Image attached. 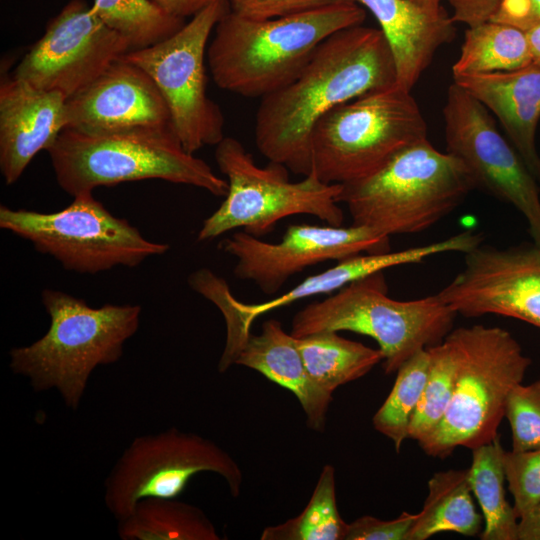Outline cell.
<instances>
[{"instance_id":"cell-39","label":"cell","mask_w":540,"mask_h":540,"mask_svg":"<svg viewBox=\"0 0 540 540\" xmlns=\"http://www.w3.org/2000/svg\"><path fill=\"white\" fill-rule=\"evenodd\" d=\"M518 540H540V500L518 519Z\"/></svg>"},{"instance_id":"cell-6","label":"cell","mask_w":540,"mask_h":540,"mask_svg":"<svg viewBox=\"0 0 540 540\" xmlns=\"http://www.w3.org/2000/svg\"><path fill=\"white\" fill-rule=\"evenodd\" d=\"M455 360V385L447 411L420 448L446 458L458 447L475 449L498 436L508 396L531 364L507 330L481 324L452 329L444 339Z\"/></svg>"},{"instance_id":"cell-26","label":"cell","mask_w":540,"mask_h":540,"mask_svg":"<svg viewBox=\"0 0 540 540\" xmlns=\"http://www.w3.org/2000/svg\"><path fill=\"white\" fill-rule=\"evenodd\" d=\"M531 64L532 55L525 31L488 20L465 31L460 55L452 66V75L508 72Z\"/></svg>"},{"instance_id":"cell-18","label":"cell","mask_w":540,"mask_h":540,"mask_svg":"<svg viewBox=\"0 0 540 540\" xmlns=\"http://www.w3.org/2000/svg\"><path fill=\"white\" fill-rule=\"evenodd\" d=\"M169 125L167 104L151 77L121 58L66 101V128L85 133Z\"/></svg>"},{"instance_id":"cell-7","label":"cell","mask_w":540,"mask_h":540,"mask_svg":"<svg viewBox=\"0 0 540 540\" xmlns=\"http://www.w3.org/2000/svg\"><path fill=\"white\" fill-rule=\"evenodd\" d=\"M384 271L356 280L295 314L291 335L351 331L374 339L392 374L419 351L444 341L458 315L438 294L401 301L388 296Z\"/></svg>"},{"instance_id":"cell-31","label":"cell","mask_w":540,"mask_h":540,"mask_svg":"<svg viewBox=\"0 0 540 540\" xmlns=\"http://www.w3.org/2000/svg\"><path fill=\"white\" fill-rule=\"evenodd\" d=\"M428 349L431 356L429 372L408 429V439L418 444L425 440L443 419L455 385V360L449 344L444 340Z\"/></svg>"},{"instance_id":"cell-24","label":"cell","mask_w":540,"mask_h":540,"mask_svg":"<svg viewBox=\"0 0 540 540\" xmlns=\"http://www.w3.org/2000/svg\"><path fill=\"white\" fill-rule=\"evenodd\" d=\"M117 521V534L122 540L221 539L202 510L176 498L142 499Z\"/></svg>"},{"instance_id":"cell-21","label":"cell","mask_w":540,"mask_h":540,"mask_svg":"<svg viewBox=\"0 0 540 540\" xmlns=\"http://www.w3.org/2000/svg\"><path fill=\"white\" fill-rule=\"evenodd\" d=\"M380 25L392 52L397 84L412 90L435 53L456 36L455 21L444 9L431 11L411 0H353Z\"/></svg>"},{"instance_id":"cell-14","label":"cell","mask_w":540,"mask_h":540,"mask_svg":"<svg viewBox=\"0 0 540 540\" xmlns=\"http://www.w3.org/2000/svg\"><path fill=\"white\" fill-rule=\"evenodd\" d=\"M129 51L128 42L108 28L92 6L71 0L22 58L14 77L68 99Z\"/></svg>"},{"instance_id":"cell-38","label":"cell","mask_w":540,"mask_h":540,"mask_svg":"<svg viewBox=\"0 0 540 540\" xmlns=\"http://www.w3.org/2000/svg\"><path fill=\"white\" fill-rule=\"evenodd\" d=\"M169 14L183 18L193 17L207 6L221 0H153Z\"/></svg>"},{"instance_id":"cell-20","label":"cell","mask_w":540,"mask_h":540,"mask_svg":"<svg viewBox=\"0 0 540 540\" xmlns=\"http://www.w3.org/2000/svg\"><path fill=\"white\" fill-rule=\"evenodd\" d=\"M453 82L480 101L500 121L510 143L540 183L536 132L540 119V66L461 75Z\"/></svg>"},{"instance_id":"cell-13","label":"cell","mask_w":540,"mask_h":540,"mask_svg":"<svg viewBox=\"0 0 540 540\" xmlns=\"http://www.w3.org/2000/svg\"><path fill=\"white\" fill-rule=\"evenodd\" d=\"M443 119L446 151L463 163L476 188L511 204L524 216L533 243L540 247L539 182L498 131L491 112L453 82L447 90Z\"/></svg>"},{"instance_id":"cell-34","label":"cell","mask_w":540,"mask_h":540,"mask_svg":"<svg viewBox=\"0 0 540 540\" xmlns=\"http://www.w3.org/2000/svg\"><path fill=\"white\" fill-rule=\"evenodd\" d=\"M229 9L250 19H271L304 13L353 0H227Z\"/></svg>"},{"instance_id":"cell-9","label":"cell","mask_w":540,"mask_h":540,"mask_svg":"<svg viewBox=\"0 0 540 540\" xmlns=\"http://www.w3.org/2000/svg\"><path fill=\"white\" fill-rule=\"evenodd\" d=\"M217 166L226 176L228 192L224 201L200 228L197 240L208 241L237 229L259 237L267 234L283 218L311 215L328 225L342 226L339 206L341 184H327L313 173L297 182L288 169L269 161L260 167L242 143L224 137L215 150Z\"/></svg>"},{"instance_id":"cell-2","label":"cell","mask_w":540,"mask_h":540,"mask_svg":"<svg viewBox=\"0 0 540 540\" xmlns=\"http://www.w3.org/2000/svg\"><path fill=\"white\" fill-rule=\"evenodd\" d=\"M365 18L354 1L271 19L245 18L228 9L207 49L212 78L226 91L263 98L294 79L325 39Z\"/></svg>"},{"instance_id":"cell-37","label":"cell","mask_w":540,"mask_h":540,"mask_svg":"<svg viewBox=\"0 0 540 540\" xmlns=\"http://www.w3.org/2000/svg\"><path fill=\"white\" fill-rule=\"evenodd\" d=\"M455 22L476 26L488 21L497 11L502 0H448Z\"/></svg>"},{"instance_id":"cell-40","label":"cell","mask_w":540,"mask_h":540,"mask_svg":"<svg viewBox=\"0 0 540 540\" xmlns=\"http://www.w3.org/2000/svg\"><path fill=\"white\" fill-rule=\"evenodd\" d=\"M529 42L532 64L540 66V24L524 30Z\"/></svg>"},{"instance_id":"cell-12","label":"cell","mask_w":540,"mask_h":540,"mask_svg":"<svg viewBox=\"0 0 540 540\" xmlns=\"http://www.w3.org/2000/svg\"><path fill=\"white\" fill-rule=\"evenodd\" d=\"M201 472L220 475L231 495L239 496L242 471L211 440L176 428L136 437L105 480V506L119 520L142 499L177 498L191 478Z\"/></svg>"},{"instance_id":"cell-8","label":"cell","mask_w":540,"mask_h":540,"mask_svg":"<svg viewBox=\"0 0 540 540\" xmlns=\"http://www.w3.org/2000/svg\"><path fill=\"white\" fill-rule=\"evenodd\" d=\"M425 138L427 124L410 90L397 83L373 90L337 106L315 125L311 173L327 184H347Z\"/></svg>"},{"instance_id":"cell-16","label":"cell","mask_w":540,"mask_h":540,"mask_svg":"<svg viewBox=\"0 0 540 540\" xmlns=\"http://www.w3.org/2000/svg\"><path fill=\"white\" fill-rule=\"evenodd\" d=\"M464 267L437 294L465 317L487 314L522 320L540 329V247L478 245Z\"/></svg>"},{"instance_id":"cell-30","label":"cell","mask_w":540,"mask_h":540,"mask_svg":"<svg viewBox=\"0 0 540 540\" xmlns=\"http://www.w3.org/2000/svg\"><path fill=\"white\" fill-rule=\"evenodd\" d=\"M429 349H423L406 361L388 397L374 414V428L394 443L397 452L408 439L411 418L420 401L430 367Z\"/></svg>"},{"instance_id":"cell-33","label":"cell","mask_w":540,"mask_h":540,"mask_svg":"<svg viewBox=\"0 0 540 540\" xmlns=\"http://www.w3.org/2000/svg\"><path fill=\"white\" fill-rule=\"evenodd\" d=\"M503 463L519 519L540 500V448L520 452L505 450Z\"/></svg>"},{"instance_id":"cell-23","label":"cell","mask_w":540,"mask_h":540,"mask_svg":"<svg viewBox=\"0 0 540 540\" xmlns=\"http://www.w3.org/2000/svg\"><path fill=\"white\" fill-rule=\"evenodd\" d=\"M483 516L474 505L469 468L436 472L407 540H426L441 532L473 537L482 532Z\"/></svg>"},{"instance_id":"cell-11","label":"cell","mask_w":540,"mask_h":540,"mask_svg":"<svg viewBox=\"0 0 540 540\" xmlns=\"http://www.w3.org/2000/svg\"><path fill=\"white\" fill-rule=\"evenodd\" d=\"M228 9L227 0L217 1L164 41L120 57L151 77L167 104L176 136L192 154L225 137L222 111L207 95L204 61L210 35Z\"/></svg>"},{"instance_id":"cell-10","label":"cell","mask_w":540,"mask_h":540,"mask_svg":"<svg viewBox=\"0 0 540 540\" xmlns=\"http://www.w3.org/2000/svg\"><path fill=\"white\" fill-rule=\"evenodd\" d=\"M0 227L32 243L64 269L96 274L116 266L135 267L170 246L145 238L126 219L114 216L92 193L74 197L57 212L0 207Z\"/></svg>"},{"instance_id":"cell-1","label":"cell","mask_w":540,"mask_h":540,"mask_svg":"<svg viewBox=\"0 0 540 540\" xmlns=\"http://www.w3.org/2000/svg\"><path fill=\"white\" fill-rule=\"evenodd\" d=\"M396 83L394 58L382 31L362 24L342 29L317 47L294 79L261 98L254 128L258 151L307 176L318 121L337 106Z\"/></svg>"},{"instance_id":"cell-36","label":"cell","mask_w":540,"mask_h":540,"mask_svg":"<svg viewBox=\"0 0 540 540\" xmlns=\"http://www.w3.org/2000/svg\"><path fill=\"white\" fill-rule=\"evenodd\" d=\"M490 20L526 30L540 24V0H502Z\"/></svg>"},{"instance_id":"cell-28","label":"cell","mask_w":540,"mask_h":540,"mask_svg":"<svg viewBox=\"0 0 540 540\" xmlns=\"http://www.w3.org/2000/svg\"><path fill=\"white\" fill-rule=\"evenodd\" d=\"M92 9L128 42L130 51L158 44L185 25L183 18L169 14L153 0H95Z\"/></svg>"},{"instance_id":"cell-29","label":"cell","mask_w":540,"mask_h":540,"mask_svg":"<svg viewBox=\"0 0 540 540\" xmlns=\"http://www.w3.org/2000/svg\"><path fill=\"white\" fill-rule=\"evenodd\" d=\"M348 523L336 502L335 470L325 465L305 509L295 518L266 527L262 540H345Z\"/></svg>"},{"instance_id":"cell-32","label":"cell","mask_w":540,"mask_h":540,"mask_svg":"<svg viewBox=\"0 0 540 540\" xmlns=\"http://www.w3.org/2000/svg\"><path fill=\"white\" fill-rule=\"evenodd\" d=\"M512 437V451L540 448V380L516 385L505 409Z\"/></svg>"},{"instance_id":"cell-27","label":"cell","mask_w":540,"mask_h":540,"mask_svg":"<svg viewBox=\"0 0 540 540\" xmlns=\"http://www.w3.org/2000/svg\"><path fill=\"white\" fill-rule=\"evenodd\" d=\"M504 452L499 435L472 450L469 480L484 520L481 540H518V517L506 498Z\"/></svg>"},{"instance_id":"cell-17","label":"cell","mask_w":540,"mask_h":540,"mask_svg":"<svg viewBox=\"0 0 540 540\" xmlns=\"http://www.w3.org/2000/svg\"><path fill=\"white\" fill-rule=\"evenodd\" d=\"M468 239L463 233L427 245L396 252L364 253L340 261L336 265L285 292L261 303H245L231 293L227 282L218 275L207 278L200 289L201 295L222 313L226 324L224 351L236 353L250 336L254 321L275 309L319 294L334 293L346 285L395 266L421 263L425 259L450 252H464Z\"/></svg>"},{"instance_id":"cell-4","label":"cell","mask_w":540,"mask_h":540,"mask_svg":"<svg viewBox=\"0 0 540 540\" xmlns=\"http://www.w3.org/2000/svg\"><path fill=\"white\" fill-rule=\"evenodd\" d=\"M47 152L58 185L73 197L145 179L191 185L217 197L228 192L227 180L186 151L171 125L102 133L66 128Z\"/></svg>"},{"instance_id":"cell-22","label":"cell","mask_w":540,"mask_h":540,"mask_svg":"<svg viewBox=\"0 0 540 540\" xmlns=\"http://www.w3.org/2000/svg\"><path fill=\"white\" fill-rule=\"evenodd\" d=\"M234 364L254 369L288 389L302 406L308 426L315 431L324 430L332 394L311 378L295 337L287 333L278 320H267L260 334H250L238 351Z\"/></svg>"},{"instance_id":"cell-19","label":"cell","mask_w":540,"mask_h":540,"mask_svg":"<svg viewBox=\"0 0 540 540\" xmlns=\"http://www.w3.org/2000/svg\"><path fill=\"white\" fill-rule=\"evenodd\" d=\"M67 98L16 77L0 85V169L14 184L31 160L47 150L66 128Z\"/></svg>"},{"instance_id":"cell-35","label":"cell","mask_w":540,"mask_h":540,"mask_svg":"<svg viewBox=\"0 0 540 540\" xmlns=\"http://www.w3.org/2000/svg\"><path fill=\"white\" fill-rule=\"evenodd\" d=\"M417 513L403 512L392 520L363 516L348 524L345 540H407Z\"/></svg>"},{"instance_id":"cell-5","label":"cell","mask_w":540,"mask_h":540,"mask_svg":"<svg viewBox=\"0 0 540 540\" xmlns=\"http://www.w3.org/2000/svg\"><path fill=\"white\" fill-rule=\"evenodd\" d=\"M475 188L463 163L425 138L367 177L343 184L338 202L347 206L353 225L390 237L427 230Z\"/></svg>"},{"instance_id":"cell-15","label":"cell","mask_w":540,"mask_h":540,"mask_svg":"<svg viewBox=\"0 0 540 540\" xmlns=\"http://www.w3.org/2000/svg\"><path fill=\"white\" fill-rule=\"evenodd\" d=\"M236 258L234 275L254 282L265 294L278 292L287 280L305 268L328 260L340 261L364 253L390 251V237L358 225H290L278 243L259 239L243 230L219 243Z\"/></svg>"},{"instance_id":"cell-41","label":"cell","mask_w":540,"mask_h":540,"mask_svg":"<svg viewBox=\"0 0 540 540\" xmlns=\"http://www.w3.org/2000/svg\"><path fill=\"white\" fill-rule=\"evenodd\" d=\"M411 1L431 11H439L443 9V7L440 4L441 0H411Z\"/></svg>"},{"instance_id":"cell-25","label":"cell","mask_w":540,"mask_h":540,"mask_svg":"<svg viewBox=\"0 0 540 540\" xmlns=\"http://www.w3.org/2000/svg\"><path fill=\"white\" fill-rule=\"evenodd\" d=\"M295 342L311 378L331 394L339 386L363 377L383 361L379 348L346 339L337 331L295 337Z\"/></svg>"},{"instance_id":"cell-3","label":"cell","mask_w":540,"mask_h":540,"mask_svg":"<svg viewBox=\"0 0 540 540\" xmlns=\"http://www.w3.org/2000/svg\"><path fill=\"white\" fill-rule=\"evenodd\" d=\"M41 300L49 328L30 345L12 348L9 367L27 378L35 392L55 389L66 407L77 410L92 372L122 357L124 344L139 328L142 309L110 303L94 308L54 289H44Z\"/></svg>"}]
</instances>
